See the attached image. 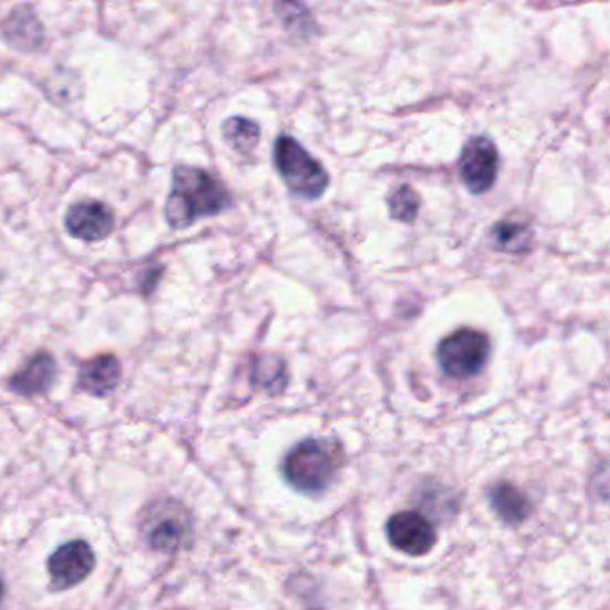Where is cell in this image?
<instances>
[{
    "label": "cell",
    "mask_w": 610,
    "mask_h": 610,
    "mask_svg": "<svg viewBox=\"0 0 610 610\" xmlns=\"http://www.w3.org/2000/svg\"><path fill=\"white\" fill-rule=\"evenodd\" d=\"M2 591H4V586L0 582V600H2Z\"/></svg>",
    "instance_id": "cell-17"
},
{
    "label": "cell",
    "mask_w": 610,
    "mask_h": 610,
    "mask_svg": "<svg viewBox=\"0 0 610 610\" xmlns=\"http://www.w3.org/2000/svg\"><path fill=\"white\" fill-rule=\"evenodd\" d=\"M488 499L503 522L512 525L525 522L530 514V502L516 485L505 484V482L494 485L488 493Z\"/></svg>",
    "instance_id": "cell-13"
},
{
    "label": "cell",
    "mask_w": 610,
    "mask_h": 610,
    "mask_svg": "<svg viewBox=\"0 0 610 610\" xmlns=\"http://www.w3.org/2000/svg\"><path fill=\"white\" fill-rule=\"evenodd\" d=\"M0 31L11 48L22 52H34L42 49L43 40H45L42 22L28 6L14 8L0 24Z\"/></svg>",
    "instance_id": "cell-11"
},
{
    "label": "cell",
    "mask_w": 610,
    "mask_h": 610,
    "mask_svg": "<svg viewBox=\"0 0 610 610\" xmlns=\"http://www.w3.org/2000/svg\"><path fill=\"white\" fill-rule=\"evenodd\" d=\"M387 204L392 219L399 222H412L418 217L421 199L410 185H401L390 192Z\"/></svg>",
    "instance_id": "cell-16"
},
{
    "label": "cell",
    "mask_w": 610,
    "mask_h": 610,
    "mask_svg": "<svg viewBox=\"0 0 610 610\" xmlns=\"http://www.w3.org/2000/svg\"><path fill=\"white\" fill-rule=\"evenodd\" d=\"M65 228L69 235L83 242H99L112 235L115 228V215L104 202H75L65 215Z\"/></svg>",
    "instance_id": "cell-9"
},
{
    "label": "cell",
    "mask_w": 610,
    "mask_h": 610,
    "mask_svg": "<svg viewBox=\"0 0 610 610\" xmlns=\"http://www.w3.org/2000/svg\"><path fill=\"white\" fill-rule=\"evenodd\" d=\"M123 378V366L113 355H99L81 366L77 386L95 398H106L117 389Z\"/></svg>",
    "instance_id": "cell-12"
},
{
    "label": "cell",
    "mask_w": 610,
    "mask_h": 610,
    "mask_svg": "<svg viewBox=\"0 0 610 610\" xmlns=\"http://www.w3.org/2000/svg\"><path fill=\"white\" fill-rule=\"evenodd\" d=\"M343 465V450L329 439H306L283 461V476L299 493L320 494Z\"/></svg>",
    "instance_id": "cell-2"
},
{
    "label": "cell",
    "mask_w": 610,
    "mask_h": 610,
    "mask_svg": "<svg viewBox=\"0 0 610 610\" xmlns=\"http://www.w3.org/2000/svg\"><path fill=\"white\" fill-rule=\"evenodd\" d=\"M57 376V364L51 353L38 351L25 361L24 367L10 378V389L24 398L45 395Z\"/></svg>",
    "instance_id": "cell-10"
},
{
    "label": "cell",
    "mask_w": 610,
    "mask_h": 610,
    "mask_svg": "<svg viewBox=\"0 0 610 610\" xmlns=\"http://www.w3.org/2000/svg\"><path fill=\"white\" fill-rule=\"evenodd\" d=\"M49 575L56 591L85 582L95 568V554L86 540H71L51 555Z\"/></svg>",
    "instance_id": "cell-7"
},
{
    "label": "cell",
    "mask_w": 610,
    "mask_h": 610,
    "mask_svg": "<svg viewBox=\"0 0 610 610\" xmlns=\"http://www.w3.org/2000/svg\"><path fill=\"white\" fill-rule=\"evenodd\" d=\"M274 164L283 181L297 198L315 201L329 185V176L323 165L301 146L299 141L282 135L274 144Z\"/></svg>",
    "instance_id": "cell-3"
},
{
    "label": "cell",
    "mask_w": 610,
    "mask_h": 610,
    "mask_svg": "<svg viewBox=\"0 0 610 610\" xmlns=\"http://www.w3.org/2000/svg\"><path fill=\"white\" fill-rule=\"evenodd\" d=\"M390 545L410 557L427 555L435 546L437 534L432 523L418 512H399L387 523Z\"/></svg>",
    "instance_id": "cell-8"
},
{
    "label": "cell",
    "mask_w": 610,
    "mask_h": 610,
    "mask_svg": "<svg viewBox=\"0 0 610 610\" xmlns=\"http://www.w3.org/2000/svg\"><path fill=\"white\" fill-rule=\"evenodd\" d=\"M231 196L219 178L198 167L178 165L165 202V221L172 230H185L204 217L228 210Z\"/></svg>",
    "instance_id": "cell-1"
},
{
    "label": "cell",
    "mask_w": 610,
    "mask_h": 610,
    "mask_svg": "<svg viewBox=\"0 0 610 610\" xmlns=\"http://www.w3.org/2000/svg\"><path fill=\"white\" fill-rule=\"evenodd\" d=\"M491 357V340L476 329L462 328L448 335L439 348L437 360L442 371L455 380H467L480 375Z\"/></svg>",
    "instance_id": "cell-4"
},
{
    "label": "cell",
    "mask_w": 610,
    "mask_h": 610,
    "mask_svg": "<svg viewBox=\"0 0 610 610\" xmlns=\"http://www.w3.org/2000/svg\"><path fill=\"white\" fill-rule=\"evenodd\" d=\"M498 150L491 138H471L459 160L462 183L474 196L488 192L498 178Z\"/></svg>",
    "instance_id": "cell-6"
},
{
    "label": "cell",
    "mask_w": 610,
    "mask_h": 610,
    "mask_svg": "<svg viewBox=\"0 0 610 610\" xmlns=\"http://www.w3.org/2000/svg\"><path fill=\"white\" fill-rule=\"evenodd\" d=\"M494 248L505 253H525L528 248L530 231L523 224L516 222H499L493 228Z\"/></svg>",
    "instance_id": "cell-15"
},
{
    "label": "cell",
    "mask_w": 610,
    "mask_h": 610,
    "mask_svg": "<svg viewBox=\"0 0 610 610\" xmlns=\"http://www.w3.org/2000/svg\"><path fill=\"white\" fill-rule=\"evenodd\" d=\"M222 137L225 144L235 149L236 152H251L260 140L259 124H254L250 118L231 117L222 124Z\"/></svg>",
    "instance_id": "cell-14"
},
{
    "label": "cell",
    "mask_w": 610,
    "mask_h": 610,
    "mask_svg": "<svg viewBox=\"0 0 610 610\" xmlns=\"http://www.w3.org/2000/svg\"><path fill=\"white\" fill-rule=\"evenodd\" d=\"M141 532L150 549L160 554H176L187 546L192 536V525L187 508L181 503L161 499L147 507Z\"/></svg>",
    "instance_id": "cell-5"
}]
</instances>
